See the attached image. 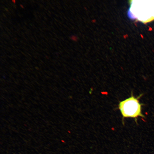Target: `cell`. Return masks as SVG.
Here are the masks:
<instances>
[{"instance_id": "3957f363", "label": "cell", "mask_w": 154, "mask_h": 154, "mask_svg": "<svg viewBox=\"0 0 154 154\" xmlns=\"http://www.w3.org/2000/svg\"><path fill=\"white\" fill-rule=\"evenodd\" d=\"M70 38L72 40L75 42H77L78 39V37L75 35H71L70 37Z\"/></svg>"}, {"instance_id": "6da1fadb", "label": "cell", "mask_w": 154, "mask_h": 154, "mask_svg": "<svg viewBox=\"0 0 154 154\" xmlns=\"http://www.w3.org/2000/svg\"><path fill=\"white\" fill-rule=\"evenodd\" d=\"M128 15L144 23L154 20V0H131Z\"/></svg>"}, {"instance_id": "277c9868", "label": "cell", "mask_w": 154, "mask_h": 154, "mask_svg": "<svg viewBox=\"0 0 154 154\" xmlns=\"http://www.w3.org/2000/svg\"><path fill=\"white\" fill-rule=\"evenodd\" d=\"M91 22L93 23H95L96 22V20L95 19H93L91 20Z\"/></svg>"}, {"instance_id": "7a4b0ae2", "label": "cell", "mask_w": 154, "mask_h": 154, "mask_svg": "<svg viewBox=\"0 0 154 154\" xmlns=\"http://www.w3.org/2000/svg\"><path fill=\"white\" fill-rule=\"evenodd\" d=\"M141 104L138 98L131 96L119 102L118 108L124 117H144L141 112Z\"/></svg>"}]
</instances>
